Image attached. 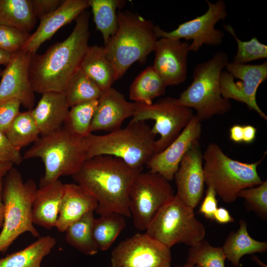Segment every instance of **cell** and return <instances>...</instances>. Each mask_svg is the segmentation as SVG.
I'll return each instance as SVG.
<instances>
[{"label":"cell","mask_w":267,"mask_h":267,"mask_svg":"<svg viewBox=\"0 0 267 267\" xmlns=\"http://www.w3.org/2000/svg\"><path fill=\"white\" fill-rule=\"evenodd\" d=\"M88 7L89 0H64L58 8L40 20L39 27L21 49L36 54L42 44L50 39L61 27L76 20Z\"/></svg>","instance_id":"20"},{"label":"cell","mask_w":267,"mask_h":267,"mask_svg":"<svg viewBox=\"0 0 267 267\" xmlns=\"http://www.w3.org/2000/svg\"><path fill=\"white\" fill-rule=\"evenodd\" d=\"M229 137L233 142L240 143L243 142V126L234 125L229 130Z\"/></svg>","instance_id":"45"},{"label":"cell","mask_w":267,"mask_h":267,"mask_svg":"<svg viewBox=\"0 0 267 267\" xmlns=\"http://www.w3.org/2000/svg\"><path fill=\"white\" fill-rule=\"evenodd\" d=\"M97 204L94 197L81 185L76 183L64 184L55 227L64 232L69 225L87 213L95 211Z\"/></svg>","instance_id":"21"},{"label":"cell","mask_w":267,"mask_h":267,"mask_svg":"<svg viewBox=\"0 0 267 267\" xmlns=\"http://www.w3.org/2000/svg\"><path fill=\"white\" fill-rule=\"evenodd\" d=\"M80 69L102 91L112 88L116 81L115 70L106 55L104 46L89 45Z\"/></svg>","instance_id":"24"},{"label":"cell","mask_w":267,"mask_h":267,"mask_svg":"<svg viewBox=\"0 0 267 267\" xmlns=\"http://www.w3.org/2000/svg\"><path fill=\"white\" fill-rule=\"evenodd\" d=\"M203 159L205 184L224 203L234 202L240 191L263 182L257 171L263 159L252 163L233 159L216 143L208 144Z\"/></svg>","instance_id":"8"},{"label":"cell","mask_w":267,"mask_h":267,"mask_svg":"<svg viewBox=\"0 0 267 267\" xmlns=\"http://www.w3.org/2000/svg\"><path fill=\"white\" fill-rule=\"evenodd\" d=\"M220 77L222 96L245 104L267 120V116L258 106L256 94L259 86L267 79V61L260 64H240L229 62Z\"/></svg>","instance_id":"13"},{"label":"cell","mask_w":267,"mask_h":267,"mask_svg":"<svg viewBox=\"0 0 267 267\" xmlns=\"http://www.w3.org/2000/svg\"><path fill=\"white\" fill-rule=\"evenodd\" d=\"M13 167L10 163L0 162V178H3Z\"/></svg>","instance_id":"48"},{"label":"cell","mask_w":267,"mask_h":267,"mask_svg":"<svg viewBox=\"0 0 267 267\" xmlns=\"http://www.w3.org/2000/svg\"><path fill=\"white\" fill-rule=\"evenodd\" d=\"M175 194L169 182L151 171L140 172L129 193V208L134 226L145 230L160 209Z\"/></svg>","instance_id":"10"},{"label":"cell","mask_w":267,"mask_h":267,"mask_svg":"<svg viewBox=\"0 0 267 267\" xmlns=\"http://www.w3.org/2000/svg\"><path fill=\"white\" fill-rule=\"evenodd\" d=\"M217 194L212 187H207L206 195L199 208V212L209 220H213L214 215L218 207Z\"/></svg>","instance_id":"42"},{"label":"cell","mask_w":267,"mask_h":267,"mask_svg":"<svg viewBox=\"0 0 267 267\" xmlns=\"http://www.w3.org/2000/svg\"><path fill=\"white\" fill-rule=\"evenodd\" d=\"M30 35L13 27L0 25V49L10 53L18 51Z\"/></svg>","instance_id":"38"},{"label":"cell","mask_w":267,"mask_h":267,"mask_svg":"<svg viewBox=\"0 0 267 267\" xmlns=\"http://www.w3.org/2000/svg\"><path fill=\"white\" fill-rule=\"evenodd\" d=\"M117 30L104 46L114 67L116 81L134 62L144 63L154 51L158 39L152 21L129 10L117 11Z\"/></svg>","instance_id":"3"},{"label":"cell","mask_w":267,"mask_h":267,"mask_svg":"<svg viewBox=\"0 0 267 267\" xmlns=\"http://www.w3.org/2000/svg\"><path fill=\"white\" fill-rule=\"evenodd\" d=\"M167 86L152 66L143 70L134 80L129 89V97L135 103L149 105L164 94Z\"/></svg>","instance_id":"27"},{"label":"cell","mask_w":267,"mask_h":267,"mask_svg":"<svg viewBox=\"0 0 267 267\" xmlns=\"http://www.w3.org/2000/svg\"><path fill=\"white\" fill-rule=\"evenodd\" d=\"M22 156L23 160H42L44 172L40 184H44L75 174L88 159L87 147L85 138L63 127L50 134L41 135Z\"/></svg>","instance_id":"5"},{"label":"cell","mask_w":267,"mask_h":267,"mask_svg":"<svg viewBox=\"0 0 267 267\" xmlns=\"http://www.w3.org/2000/svg\"><path fill=\"white\" fill-rule=\"evenodd\" d=\"M1 73H2V71H1V70L0 69V76H1Z\"/></svg>","instance_id":"50"},{"label":"cell","mask_w":267,"mask_h":267,"mask_svg":"<svg viewBox=\"0 0 267 267\" xmlns=\"http://www.w3.org/2000/svg\"><path fill=\"white\" fill-rule=\"evenodd\" d=\"M37 188L34 180L24 181L20 172L13 167L3 178L4 219L0 232V253L5 252L24 233L40 237L32 217V204Z\"/></svg>","instance_id":"7"},{"label":"cell","mask_w":267,"mask_h":267,"mask_svg":"<svg viewBox=\"0 0 267 267\" xmlns=\"http://www.w3.org/2000/svg\"><path fill=\"white\" fill-rule=\"evenodd\" d=\"M123 215L109 212L94 218L92 225V233L99 251L108 250L114 242L126 225Z\"/></svg>","instance_id":"29"},{"label":"cell","mask_w":267,"mask_h":267,"mask_svg":"<svg viewBox=\"0 0 267 267\" xmlns=\"http://www.w3.org/2000/svg\"><path fill=\"white\" fill-rule=\"evenodd\" d=\"M102 92L99 87L80 69L72 76L64 91L70 107L98 99Z\"/></svg>","instance_id":"33"},{"label":"cell","mask_w":267,"mask_h":267,"mask_svg":"<svg viewBox=\"0 0 267 267\" xmlns=\"http://www.w3.org/2000/svg\"><path fill=\"white\" fill-rule=\"evenodd\" d=\"M206 2L208 7L205 13L180 24L173 31L167 32L156 25L158 39L165 37L191 40L189 50L193 52L198 51L203 44L214 46L220 45L223 42L224 33L222 30L215 28V26L219 21L226 18L228 13L226 4L222 0H218L215 3L208 0Z\"/></svg>","instance_id":"12"},{"label":"cell","mask_w":267,"mask_h":267,"mask_svg":"<svg viewBox=\"0 0 267 267\" xmlns=\"http://www.w3.org/2000/svg\"><path fill=\"white\" fill-rule=\"evenodd\" d=\"M136 106V103L128 101L114 88L102 91L92 119L91 132H111L121 128L126 119L133 117Z\"/></svg>","instance_id":"19"},{"label":"cell","mask_w":267,"mask_h":267,"mask_svg":"<svg viewBox=\"0 0 267 267\" xmlns=\"http://www.w3.org/2000/svg\"><path fill=\"white\" fill-rule=\"evenodd\" d=\"M98 99L71 107L63 127L76 135L85 138L92 132L91 126Z\"/></svg>","instance_id":"34"},{"label":"cell","mask_w":267,"mask_h":267,"mask_svg":"<svg viewBox=\"0 0 267 267\" xmlns=\"http://www.w3.org/2000/svg\"><path fill=\"white\" fill-rule=\"evenodd\" d=\"M257 129L250 125L243 126V142L247 144L252 143L255 139Z\"/></svg>","instance_id":"44"},{"label":"cell","mask_w":267,"mask_h":267,"mask_svg":"<svg viewBox=\"0 0 267 267\" xmlns=\"http://www.w3.org/2000/svg\"><path fill=\"white\" fill-rule=\"evenodd\" d=\"M142 169L133 168L122 159L101 155L87 159L71 177L75 183L96 199L99 215L115 212L130 217L129 193L136 177Z\"/></svg>","instance_id":"2"},{"label":"cell","mask_w":267,"mask_h":267,"mask_svg":"<svg viewBox=\"0 0 267 267\" xmlns=\"http://www.w3.org/2000/svg\"><path fill=\"white\" fill-rule=\"evenodd\" d=\"M5 134L12 145L19 150L34 143L41 136L31 110L20 112Z\"/></svg>","instance_id":"32"},{"label":"cell","mask_w":267,"mask_h":267,"mask_svg":"<svg viewBox=\"0 0 267 267\" xmlns=\"http://www.w3.org/2000/svg\"><path fill=\"white\" fill-rule=\"evenodd\" d=\"M170 249L144 234L121 241L111 253V267H171Z\"/></svg>","instance_id":"14"},{"label":"cell","mask_w":267,"mask_h":267,"mask_svg":"<svg viewBox=\"0 0 267 267\" xmlns=\"http://www.w3.org/2000/svg\"><path fill=\"white\" fill-rule=\"evenodd\" d=\"M213 220L220 224L232 222L235 221L229 211L223 207H219L217 209L214 215Z\"/></svg>","instance_id":"43"},{"label":"cell","mask_w":267,"mask_h":267,"mask_svg":"<svg viewBox=\"0 0 267 267\" xmlns=\"http://www.w3.org/2000/svg\"><path fill=\"white\" fill-rule=\"evenodd\" d=\"M96 29L102 35L105 45L118 29L117 9L123 6L120 0H89Z\"/></svg>","instance_id":"30"},{"label":"cell","mask_w":267,"mask_h":267,"mask_svg":"<svg viewBox=\"0 0 267 267\" xmlns=\"http://www.w3.org/2000/svg\"><path fill=\"white\" fill-rule=\"evenodd\" d=\"M3 178H0V228H1L4 219V205L2 200Z\"/></svg>","instance_id":"47"},{"label":"cell","mask_w":267,"mask_h":267,"mask_svg":"<svg viewBox=\"0 0 267 267\" xmlns=\"http://www.w3.org/2000/svg\"><path fill=\"white\" fill-rule=\"evenodd\" d=\"M145 233L171 249L176 244L192 246L204 239L206 229L194 210L176 195L157 213Z\"/></svg>","instance_id":"9"},{"label":"cell","mask_w":267,"mask_h":267,"mask_svg":"<svg viewBox=\"0 0 267 267\" xmlns=\"http://www.w3.org/2000/svg\"><path fill=\"white\" fill-rule=\"evenodd\" d=\"M174 178L177 189L175 195L194 210L203 197L205 184L199 140L193 142L183 156Z\"/></svg>","instance_id":"16"},{"label":"cell","mask_w":267,"mask_h":267,"mask_svg":"<svg viewBox=\"0 0 267 267\" xmlns=\"http://www.w3.org/2000/svg\"><path fill=\"white\" fill-rule=\"evenodd\" d=\"M56 243L50 235L38 237L24 249L0 258V267H41L44 258L51 252Z\"/></svg>","instance_id":"26"},{"label":"cell","mask_w":267,"mask_h":267,"mask_svg":"<svg viewBox=\"0 0 267 267\" xmlns=\"http://www.w3.org/2000/svg\"><path fill=\"white\" fill-rule=\"evenodd\" d=\"M225 259L222 247H214L203 239L190 246L187 263L199 267H225Z\"/></svg>","instance_id":"35"},{"label":"cell","mask_w":267,"mask_h":267,"mask_svg":"<svg viewBox=\"0 0 267 267\" xmlns=\"http://www.w3.org/2000/svg\"><path fill=\"white\" fill-rule=\"evenodd\" d=\"M155 136L145 121H131L126 127L106 134L91 133L85 138L88 159L111 155L133 168L142 169L156 154Z\"/></svg>","instance_id":"4"},{"label":"cell","mask_w":267,"mask_h":267,"mask_svg":"<svg viewBox=\"0 0 267 267\" xmlns=\"http://www.w3.org/2000/svg\"><path fill=\"white\" fill-rule=\"evenodd\" d=\"M64 0H31L33 13L40 20L58 8Z\"/></svg>","instance_id":"41"},{"label":"cell","mask_w":267,"mask_h":267,"mask_svg":"<svg viewBox=\"0 0 267 267\" xmlns=\"http://www.w3.org/2000/svg\"><path fill=\"white\" fill-rule=\"evenodd\" d=\"M13 53H10L0 49V64L6 66L10 62Z\"/></svg>","instance_id":"46"},{"label":"cell","mask_w":267,"mask_h":267,"mask_svg":"<svg viewBox=\"0 0 267 267\" xmlns=\"http://www.w3.org/2000/svg\"><path fill=\"white\" fill-rule=\"evenodd\" d=\"M225 258L235 267H238L244 255L256 253H263L267 250V242L253 239L249 234L246 221H239L236 231L230 232L222 247Z\"/></svg>","instance_id":"25"},{"label":"cell","mask_w":267,"mask_h":267,"mask_svg":"<svg viewBox=\"0 0 267 267\" xmlns=\"http://www.w3.org/2000/svg\"><path fill=\"white\" fill-rule=\"evenodd\" d=\"M70 108L64 92L43 93L37 105L31 110L41 135L50 134L63 127Z\"/></svg>","instance_id":"22"},{"label":"cell","mask_w":267,"mask_h":267,"mask_svg":"<svg viewBox=\"0 0 267 267\" xmlns=\"http://www.w3.org/2000/svg\"><path fill=\"white\" fill-rule=\"evenodd\" d=\"M228 63L227 54L219 51L197 64L192 83L177 98L180 105L194 109L195 116L201 122L224 114L231 108L230 100L222 96L220 83L222 70Z\"/></svg>","instance_id":"6"},{"label":"cell","mask_w":267,"mask_h":267,"mask_svg":"<svg viewBox=\"0 0 267 267\" xmlns=\"http://www.w3.org/2000/svg\"><path fill=\"white\" fill-rule=\"evenodd\" d=\"M175 267H199L196 265H193L191 264L186 263V264H185L184 265L182 266H177Z\"/></svg>","instance_id":"49"},{"label":"cell","mask_w":267,"mask_h":267,"mask_svg":"<svg viewBox=\"0 0 267 267\" xmlns=\"http://www.w3.org/2000/svg\"><path fill=\"white\" fill-rule=\"evenodd\" d=\"M36 19L31 0H0V25L29 33Z\"/></svg>","instance_id":"28"},{"label":"cell","mask_w":267,"mask_h":267,"mask_svg":"<svg viewBox=\"0 0 267 267\" xmlns=\"http://www.w3.org/2000/svg\"><path fill=\"white\" fill-rule=\"evenodd\" d=\"M194 114L192 109L180 105L177 98L167 97L149 105L136 103L131 121L155 122L152 132L159 137L156 140V154L169 145L189 124Z\"/></svg>","instance_id":"11"},{"label":"cell","mask_w":267,"mask_h":267,"mask_svg":"<svg viewBox=\"0 0 267 267\" xmlns=\"http://www.w3.org/2000/svg\"><path fill=\"white\" fill-rule=\"evenodd\" d=\"M189 45L179 39L165 37L156 41L152 66L167 86H177L185 81Z\"/></svg>","instance_id":"17"},{"label":"cell","mask_w":267,"mask_h":267,"mask_svg":"<svg viewBox=\"0 0 267 267\" xmlns=\"http://www.w3.org/2000/svg\"><path fill=\"white\" fill-rule=\"evenodd\" d=\"M32 55L22 49L12 54L10 62L2 71L0 102L14 99L28 110L34 107L35 92L29 76Z\"/></svg>","instance_id":"15"},{"label":"cell","mask_w":267,"mask_h":267,"mask_svg":"<svg viewBox=\"0 0 267 267\" xmlns=\"http://www.w3.org/2000/svg\"><path fill=\"white\" fill-rule=\"evenodd\" d=\"M89 13L83 11L75 26L64 41L50 46L42 54H33L29 76L34 91L64 92L80 65L89 46Z\"/></svg>","instance_id":"1"},{"label":"cell","mask_w":267,"mask_h":267,"mask_svg":"<svg viewBox=\"0 0 267 267\" xmlns=\"http://www.w3.org/2000/svg\"><path fill=\"white\" fill-rule=\"evenodd\" d=\"M64 183L59 179L40 184L32 204L34 225L46 229L55 227L64 191Z\"/></svg>","instance_id":"23"},{"label":"cell","mask_w":267,"mask_h":267,"mask_svg":"<svg viewBox=\"0 0 267 267\" xmlns=\"http://www.w3.org/2000/svg\"><path fill=\"white\" fill-rule=\"evenodd\" d=\"M23 160L20 150L10 142L5 134L0 130V162L19 165Z\"/></svg>","instance_id":"40"},{"label":"cell","mask_w":267,"mask_h":267,"mask_svg":"<svg viewBox=\"0 0 267 267\" xmlns=\"http://www.w3.org/2000/svg\"><path fill=\"white\" fill-rule=\"evenodd\" d=\"M243 198L248 211H254L264 221L267 218V181L256 186L243 189L237 194V198Z\"/></svg>","instance_id":"37"},{"label":"cell","mask_w":267,"mask_h":267,"mask_svg":"<svg viewBox=\"0 0 267 267\" xmlns=\"http://www.w3.org/2000/svg\"><path fill=\"white\" fill-rule=\"evenodd\" d=\"M94 218V212H89L69 225L64 232L66 241L86 255L92 256L99 251L92 233Z\"/></svg>","instance_id":"31"},{"label":"cell","mask_w":267,"mask_h":267,"mask_svg":"<svg viewBox=\"0 0 267 267\" xmlns=\"http://www.w3.org/2000/svg\"><path fill=\"white\" fill-rule=\"evenodd\" d=\"M224 30L234 38L237 43V51L232 62L245 64L246 63L267 57V45L254 37L248 41H242L236 36L233 28L229 24L224 25Z\"/></svg>","instance_id":"36"},{"label":"cell","mask_w":267,"mask_h":267,"mask_svg":"<svg viewBox=\"0 0 267 267\" xmlns=\"http://www.w3.org/2000/svg\"><path fill=\"white\" fill-rule=\"evenodd\" d=\"M19 101L12 99L0 102V130L5 133L19 114Z\"/></svg>","instance_id":"39"},{"label":"cell","mask_w":267,"mask_h":267,"mask_svg":"<svg viewBox=\"0 0 267 267\" xmlns=\"http://www.w3.org/2000/svg\"><path fill=\"white\" fill-rule=\"evenodd\" d=\"M202 133L201 122L194 115L178 136L165 149L156 154L147 163L150 171L168 181L174 178L179 164L194 141Z\"/></svg>","instance_id":"18"}]
</instances>
